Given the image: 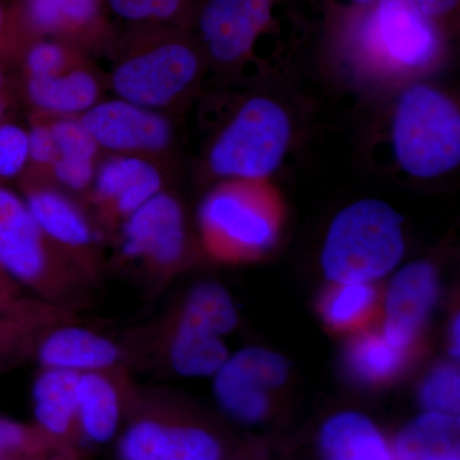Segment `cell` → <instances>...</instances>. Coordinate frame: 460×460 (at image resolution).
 <instances>
[{
	"label": "cell",
	"mask_w": 460,
	"mask_h": 460,
	"mask_svg": "<svg viewBox=\"0 0 460 460\" xmlns=\"http://www.w3.org/2000/svg\"><path fill=\"white\" fill-rule=\"evenodd\" d=\"M459 314H456L450 326V352L454 359L459 358Z\"/></svg>",
	"instance_id": "39"
},
{
	"label": "cell",
	"mask_w": 460,
	"mask_h": 460,
	"mask_svg": "<svg viewBox=\"0 0 460 460\" xmlns=\"http://www.w3.org/2000/svg\"><path fill=\"white\" fill-rule=\"evenodd\" d=\"M438 274L434 263L414 261L396 272L384 299V337L405 352H413L434 311Z\"/></svg>",
	"instance_id": "14"
},
{
	"label": "cell",
	"mask_w": 460,
	"mask_h": 460,
	"mask_svg": "<svg viewBox=\"0 0 460 460\" xmlns=\"http://www.w3.org/2000/svg\"><path fill=\"white\" fill-rule=\"evenodd\" d=\"M27 129H29V166L22 177L48 181L51 166L56 163L58 156L49 123L42 115L33 114L31 127Z\"/></svg>",
	"instance_id": "34"
},
{
	"label": "cell",
	"mask_w": 460,
	"mask_h": 460,
	"mask_svg": "<svg viewBox=\"0 0 460 460\" xmlns=\"http://www.w3.org/2000/svg\"><path fill=\"white\" fill-rule=\"evenodd\" d=\"M7 68V63L0 60V122L8 119L9 111L13 105V87Z\"/></svg>",
	"instance_id": "37"
},
{
	"label": "cell",
	"mask_w": 460,
	"mask_h": 460,
	"mask_svg": "<svg viewBox=\"0 0 460 460\" xmlns=\"http://www.w3.org/2000/svg\"><path fill=\"white\" fill-rule=\"evenodd\" d=\"M356 2L358 3V4L367 5L371 4V3L375 2V0H356Z\"/></svg>",
	"instance_id": "40"
},
{
	"label": "cell",
	"mask_w": 460,
	"mask_h": 460,
	"mask_svg": "<svg viewBox=\"0 0 460 460\" xmlns=\"http://www.w3.org/2000/svg\"><path fill=\"white\" fill-rule=\"evenodd\" d=\"M292 135L286 109L266 96H253L215 138L208 151V169L226 181L263 180L283 164Z\"/></svg>",
	"instance_id": "5"
},
{
	"label": "cell",
	"mask_w": 460,
	"mask_h": 460,
	"mask_svg": "<svg viewBox=\"0 0 460 460\" xmlns=\"http://www.w3.org/2000/svg\"><path fill=\"white\" fill-rule=\"evenodd\" d=\"M289 371V362L281 354L265 348H244L229 356L214 375L215 399L232 419L260 422L270 411L269 392L283 386Z\"/></svg>",
	"instance_id": "10"
},
{
	"label": "cell",
	"mask_w": 460,
	"mask_h": 460,
	"mask_svg": "<svg viewBox=\"0 0 460 460\" xmlns=\"http://www.w3.org/2000/svg\"><path fill=\"white\" fill-rule=\"evenodd\" d=\"M78 118L100 150L111 155L140 156L155 162L174 141L172 120L163 111L119 98L100 100Z\"/></svg>",
	"instance_id": "11"
},
{
	"label": "cell",
	"mask_w": 460,
	"mask_h": 460,
	"mask_svg": "<svg viewBox=\"0 0 460 460\" xmlns=\"http://www.w3.org/2000/svg\"><path fill=\"white\" fill-rule=\"evenodd\" d=\"M114 237L120 259L136 265L154 287L166 283L189 260L183 206L165 190L127 217Z\"/></svg>",
	"instance_id": "7"
},
{
	"label": "cell",
	"mask_w": 460,
	"mask_h": 460,
	"mask_svg": "<svg viewBox=\"0 0 460 460\" xmlns=\"http://www.w3.org/2000/svg\"><path fill=\"white\" fill-rule=\"evenodd\" d=\"M199 229L208 255L224 262L246 261L275 246L279 215L250 181H228L199 205Z\"/></svg>",
	"instance_id": "6"
},
{
	"label": "cell",
	"mask_w": 460,
	"mask_h": 460,
	"mask_svg": "<svg viewBox=\"0 0 460 460\" xmlns=\"http://www.w3.org/2000/svg\"><path fill=\"white\" fill-rule=\"evenodd\" d=\"M399 460H459V419L426 411L405 426L396 440Z\"/></svg>",
	"instance_id": "23"
},
{
	"label": "cell",
	"mask_w": 460,
	"mask_h": 460,
	"mask_svg": "<svg viewBox=\"0 0 460 460\" xmlns=\"http://www.w3.org/2000/svg\"><path fill=\"white\" fill-rule=\"evenodd\" d=\"M22 77H47L86 63L84 50L53 39H32L18 57Z\"/></svg>",
	"instance_id": "27"
},
{
	"label": "cell",
	"mask_w": 460,
	"mask_h": 460,
	"mask_svg": "<svg viewBox=\"0 0 460 460\" xmlns=\"http://www.w3.org/2000/svg\"><path fill=\"white\" fill-rule=\"evenodd\" d=\"M164 190V177L154 160L111 155L98 165L87 193L96 229L117 234L127 217Z\"/></svg>",
	"instance_id": "12"
},
{
	"label": "cell",
	"mask_w": 460,
	"mask_h": 460,
	"mask_svg": "<svg viewBox=\"0 0 460 460\" xmlns=\"http://www.w3.org/2000/svg\"><path fill=\"white\" fill-rule=\"evenodd\" d=\"M108 8L133 26H166L180 16L186 0H105Z\"/></svg>",
	"instance_id": "32"
},
{
	"label": "cell",
	"mask_w": 460,
	"mask_h": 460,
	"mask_svg": "<svg viewBox=\"0 0 460 460\" xmlns=\"http://www.w3.org/2000/svg\"><path fill=\"white\" fill-rule=\"evenodd\" d=\"M12 8L26 44L53 39L84 50L105 31L102 0H20Z\"/></svg>",
	"instance_id": "16"
},
{
	"label": "cell",
	"mask_w": 460,
	"mask_h": 460,
	"mask_svg": "<svg viewBox=\"0 0 460 460\" xmlns=\"http://www.w3.org/2000/svg\"><path fill=\"white\" fill-rule=\"evenodd\" d=\"M410 352L390 343L383 332H356L345 349V367L350 376L366 385L392 383L401 376L410 361Z\"/></svg>",
	"instance_id": "24"
},
{
	"label": "cell",
	"mask_w": 460,
	"mask_h": 460,
	"mask_svg": "<svg viewBox=\"0 0 460 460\" xmlns=\"http://www.w3.org/2000/svg\"><path fill=\"white\" fill-rule=\"evenodd\" d=\"M420 401L428 411L458 416L460 376L454 363L444 362L432 368L420 389Z\"/></svg>",
	"instance_id": "30"
},
{
	"label": "cell",
	"mask_w": 460,
	"mask_h": 460,
	"mask_svg": "<svg viewBox=\"0 0 460 460\" xmlns=\"http://www.w3.org/2000/svg\"><path fill=\"white\" fill-rule=\"evenodd\" d=\"M132 390L127 370L80 375L75 387L78 432L93 444L113 440Z\"/></svg>",
	"instance_id": "18"
},
{
	"label": "cell",
	"mask_w": 460,
	"mask_h": 460,
	"mask_svg": "<svg viewBox=\"0 0 460 460\" xmlns=\"http://www.w3.org/2000/svg\"><path fill=\"white\" fill-rule=\"evenodd\" d=\"M0 270L50 305H84L89 281L33 219L21 193L0 184Z\"/></svg>",
	"instance_id": "2"
},
{
	"label": "cell",
	"mask_w": 460,
	"mask_h": 460,
	"mask_svg": "<svg viewBox=\"0 0 460 460\" xmlns=\"http://www.w3.org/2000/svg\"><path fill=\"white\" fill-rule=\"evenodd\" d=\"M396 164L405 174L431 180L460 164V111L447 93L411 84L399 93L392 120Z\"/></svg>",
	"instance_id": "4"
},
{
	"label": "cell",
	"mask_w": 460,
	"mask_h": 460,
	"mask_svg": "<svg viewBox=\"0 0 460 460\" xmlns=\"http://www.w3.org/2000/svg\"><path fill=\"white\" fill-rule=\"evenodd\" d=\"M72 320L77 316L0 317V366L32 354L45 330Z\"/></svg>",
	"instance_id": "28"
},
{
	"label": "cell",
	"mask_w": 460,
	"mask_h": 460,
	"mask_svg": "<svg viewBox=\"0 0 460 460\" xmlns=\"http://www.w3.org/2000/svg\"><path fill=\"white\" fill-rule=\"evenodd\" d=\"M370 36L374 60L392 74L425 71L438 57V33L416 0H377Z\"/></svg>",
	"instance_id": "9"
},
{
	"label": "cell",
	"mask_w": 460,
	"mask_h": 460,
	"mask_svg": "<svg viewBox=\"0 0 460 460\" xmlns=\"http://www.w3.org/2000/svg\"><path fill=\"white\" fill-rule=\"evenodd\" d=\"M21 195L44 234L93 288L102 281L98 229L71 193L49 181L22 177Z\"/></svg>",
	"instance_id": "8"
},
{
	"label": "cell",
	"mask_w": 460,
	"mask_h": 460,
	"mask_svg": "<svg viewBox=\"0 0 460 460\" xmlns=\"http://www.w3.org/2000/svg\"><path fill=\"white\" fill-rule=\"evenodd\" d=\"M404 217L392 205L363 199L339 211L321 251L330 283H374L390 274L405 252Z\"/></svg>",
	"instance_id": "3"
},
{
	"label": "cell",
	"mask_w": 460,
	"mask_h": 460,
	"mask_svg": "<svg viewBox=\"0 0 460 460\" xmlns=\"http://www.w3.org/2000/svg\"><path fill=\"white\" fill-rule=\"evenodd\" d=\"M319 443L323 460H393L385 438L357 411H341L326 420Z\"/></svg>",
	"instance_id": "22"
},
{
	"label": "cell",
	"mask_w": 460,
	"mask_h": 460,
	"mask_svg": "<svg viewBox=\"0 0 460 460\" xmlns=\"http://www.w3.org/2000/svg\"><path fill=\"white\" fill-rule=\"evenodd\" d=\"M44 117V115H42ZM57 148V160L99 164L102 150L77 117H45Z\"/></svg>",
	"instance_id": "29"
},
{
	"label": "cell",
	"mask_w": 460,
	"mask_h": 460,
	"mask_svg": "<svg viewBox=\"0 0 460 460\" xmlns=\"http://www.w3.org/2000/svg\"><path fill=\"white\" fill-rule=\"evenodd\" d=\"M118 454L120 460H222L223 449L204 429L147 416L126 429Z\"/></svg>",
	"instance_id": "17"
},
{
	"label": "cell",
	"mask_w": 460,
	"mask_h": 460,
	"mask_svg": "<svg viewBox=\"0 0 460 460\" xmlns=\"http://www.w3.org/2000/svg\"><path fill=\"white\" fill-rule=\"evenodd\" d=\"M172 314L210 330L219 337L232 332L239 321L232 296L222 284L213 280L199 281L190 288Z\"/></svg>",
	"instance_id": "26"
},
{
	"label": "cell",
	"mask_w": 460,
	"mask_h": 460,
	"mask_svg": "<svg viewBox=\"0 0 460 460\" xmlns=\"http://www.w3.org/2000/svg\"><path fill=\"white\" fill-rule=\"evenodd\" d=\"M330 284L319 304L323 323L335 332L354 334L367 328L378 307L372 283Z\"/></svg>",
	"instance_id": "25"
},
{
	"label": "cell",
	"mask_w": 460,
	"mask_h": 460,
	"mask_svg": "<svg viewBox=\"0 0 460 460\" xmlns=\"http://www.w3.org/2000/svg\"><path fill=\"white\" fill-rule=\"evenodd\" d=\"M29 166V129L4 119L0 122V184L25 174Z\"/></svg>",
	"instance_id": "33"
},
{
	"label": "cell",
	"mask_w": 460,
	"mask_h": 460,
	"mask_svg": "<svg viewBox=\"0 0 460 460\" xmlns=\"http://www.w3.org/2000/svg\"><path fill=\"white\" fill-rule=\"evenodd\" d=\"M23 41L18 32L13 8L0 0V60L4 63L17 62Z\"/></svg>",
	"instance_id": "35"
},
{
	"label": "cell",
	"mask_w": 460,
	"mask_h": 460,
	"mask_svg": "<svg viewBox=\"0 0 460 460\" xmlns=\"http://www.w3.org/2000/svg\"><path fill=\"white\" fill-rule=\"evenodd\" d=\"M53 316H77V310L36 298L0 270V317Z\"/></svg>",
	"instance_id": "31"
},
{
	"label": "cell",
	"mask_w": 460,
	"mask_h": 460,
	"mask_svg": "<svg viewBox=\"0 0 460 460\" xmlns=\"http://www.w3.org/2000/svg\"><path fill=\"white\" fill-rule=\"evenodd\" d=\"M102 89L87 62L47 77H22L26 102L44 117H81L102 100Z\"/></svg>",
	"instance_id": "19"
},
{
	"label": "cell",
	"mask_w": 460,
	"mask_h": 460,
	"mask_svg": "<svg viewBox=\"0 0 460 460\" xmlns=\"http://www.w3.org/2000/svg\"><path fill=\"white\" fill-rule=\"evenodd\" d=\"M35 444L32 429L17 420L0 417V456L25 452Z\"/></svg>",
	"instance_id": "36"
},
{
	"label": "cell",
	"mask_w": 460,
	"mask_h": 460,
	"mask_svg": "<svg viewBox=\"0 0 460 460\" xmlns=\"http://www.w3.org/2000/svg\"><path fill=\"white\" fill-rule=\"evenodd\" d=\"M32 356L40 368L91 374L127 370L126 348L96 330L65 321L45 330Z\"/></svg>",
	"instance_id": "15"
},
{
	"label": "cell",
	"mask_w": 460,
	"mask_h": 460,
	"mask_svg": "<svg viewBox=\"0 0 460 460\" xmlns=\"http://www.w3.org/2000/svg\"><path fill=\"white\" fill-rule=\"evenodd\" d=\"M271 7L272 0H208L199 16L206 56L217 66L239 65L270 22Z\"/></svg>",
	"instance_id": "13"
},
{
	"label": "cell",
	"mask_w": 460,
	"mask_h": 460,
	"mask_svg": "<svg viewBox=\"0 0 460 460\" xmlns=\"http://www.w3.org/2000/svg\"><path fill=\"white\" fill-rule=\"evenodd\" d=\"M75 372L40 368L32 384V408L36 428L49 438H65L78 431Z\"/></svg>",
	"instance_id": "21"
},
{
	"label": "cell",
	"mask_w": 460,
	"mask_h": 460,
	"mask_svg": "<svg viewBox=\"0 0 460 460\" xmlns=\"http://www.w3.org/2000/svg\"><path fill=\"white\" fill-rule=\"evenodd\" d=\"M169 367L183 377L214 376L230 356L223 337L172 314L163 328Z\"/></svg>",
	"instance_id": "20"
},
{
	"label": "cell",
	"mask_w": 460,
	"mask_h": 460,
	"mask_svg": "<svg viewBox=\"0 0 460 460\" xmlns=\"http://www.w3.org/2000/svg\"><path fill=\"white\" fill-rule=\"evenodd\" d=\"M420 11L429 18L445 16L456 9L459 0H416Z\"/></svg>",
	"instance_id": "38"
},
{
	"label": "cell",
	"mask_w": 460,
	"mask_h": 460,
	"mask_svg": "<svg viewBox=\"0 0 460 460\" xmlns=\"http://www.w3.org/2000/svg\"><path fill=\"white\" fill-rule=\"evenodd\" d=\"M109 77L117 98L163 111L196 89L205 71L198 45L166 26H133Z\"/></svg>",
	"instance_id": "1"
}]
</instances>
